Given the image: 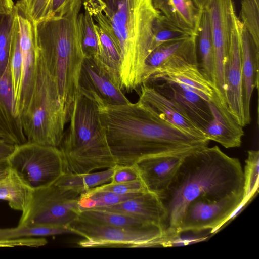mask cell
Wrapping results in <instances>:
<instances>
[{
    "instance_id": "obj_20",
    "label": "cell",
    "mask_w": 259,
    "mask_h": 259,
    "mask_svg": "<svg viewBox=\"0 0 259 259\" xmlns=\"http://www.w3.org/2000/svg\"><path fill=\"white\" fill-rule=\"evenodd\" d=\"M79 90L99 98L103 103L110 105L127 104L130 100L124 92L117 87L94 63L85 57L79 80Z\"/></svg>"
},
{
    "instance_id": "obj_45",
    "label": "cell",
    "mask_w": 259,
    "mask_h": 259,
    "mask_svg": "<svg viewBox=\"0 0 259 259\" xmlns=\"http://www.w3.org/2000/svg\"><path fill=\"white\" fill-rule=\"evenodd\" d=\"M14 6L12 0H0V15L12 13Z\"/></svg>"
},
{
    "instance_id": "obj_4",
    "label": "cell",
    "mask_w": 259,
    "mask_h": 259,
    "mask_svg": "<svg viewBox=\"0 0 259 259\" xmlns=\"http://www.w3.org/2000/svg\"><path fill=\"white\" fill-rule=\"evenodd\" d=\"M68 128L59 146L64 173L85 174L116 165L107 141L97 103L77 92L70 113Z\"/></svg>"
},
{
    "instance_id": "obj_27",
    "label": "cell",
    "mask_w": 259,
    "mask_h": 259,
    "mask_svg": "<svg viewBox=\"0 0 259 259\" xmlns=\"http://www.w3.org/2000/svg\"><path fill=\"white\" fill-rule=\"evenodd\" d=\"M14 13L12 38L9 54V70L15 112L19 118L22 90V58L19 44V33L16 17Z\"/></svg>"
},
{
    "instance_id": "obj_28",
    "label": "cell",
    "mask_w": 259,
    "mask_h": 259,
    "mask_svg": "<svg viewBox=\"0 0 259 259\" xmlns=\"http://www.w3.org/2000/svg\"><path fill=\"white\" fill-rule=\"evenodd\" d=\"M79 215L113 226L137 229H165L157 225L123 213L98 208H80Z\"/></svg>"
},
{
    "instance_id": "obj_9",
    "label": "cell",
    "mask_w": 259,
    "mask_h": 259,
    "mask_svg": "<svg viewBox=\"0 0 259 259\" xmlns=\"http://www.w3.org/2000/svg\"><path fill=\"white\" fill-rule=\"evenodd\" d=\"M7 161L10 169L33 190L54 184L64 173L57 147L26 142L15 146Z\"/></svg>"
},
{
    "instance_id": "obj_16",
    "label": "cell",
    "mask_w": 259,
    "mask_h": 259,
    "mask_svg": "<svg viewBox=\"0 0 259 259\" xmlns=\"http://www.w3.org/2000/svg\"><path fill=\"white\" fill-rule=\"evenodd\" d=\"M13 11L18 24L22 58V105L29 96L34 72L37 53L36 22L30 15L27 0H18Z\"/></svg>"
},
{
    "instance_id": "obj_22",
    "label": "cell",
    "mask_w": 259,
    "mask_h": 259,
    "mask_svg": "<svg viewBox=\"0 0 259 259\" xmlns=\"http://www.w3.org/2000/svg\"><path fill=\"white\" fill-rule=\"evenodd\" d=\"M176 57L183 58L198 64L196 36L191 35L164 42L152 51L144 62L142 74V84L147 82L156 69Z\"/></svg>"
},
{
    "instance_id": "obj_25",
    "label": "cell",
    "mask_w": 259,
    "mask_h": 259,
    "mask_svg": "<svg viewBox=\"0 0 259 259\" xmlns=\"http://www.w3.org/2000/svg\"><path fill=\"white\" fill-rule=\"evenodd\" d=\"M154 7L181 29L197 36L201 10L193 0H152Z\"/></svg>"
},
{
    "instance_id": "obj_13",
    "label": "cell",
    "mask_w": 259,
    "mask_h": 259,
    "mask_svg": "<svg viewBox=\"0 0 259 259\" xmlns=\"http://www.w3.org/2000/svg\"><path fill=\"white\" fill-rule=\"evenodd\" d=\"M239 19L233 13V25L230 46L224 67L226 101L228 108L236 121L246 126L243 98L242 75L239 41Z\"/></svg>"
},
{
    "instance_id": "obj_47",
    "label": "cell",
    "mask_w": 259,
    "mask_h": 259,
    "mask_svg": "<svg viewBox=\"0 0 259 259\" xmlns=\"http://www.w3.org/2000/svg\"><path fill=\"white\" fill-rule=\"evenodd\" d=\"M196 7L200 10L206 8L209 0H193Z\"/></svg>"
},
{
    "instance_id": "obj_36",
    "label": "cell",
    "mask_w": 259,
    "mask_h": 259,
    "mask_svg": "<svg viewBox=\"0 0 259 259\" xmlns=\"http://www.w3.org/2000/svg\"><path fill=\"white\" fill-rule=\"evenodd\" d=\"M13 20V11L10 14L0 15V75L10 74L9 54Z\"/></svg>"
},
{
    "instance_id": "obj_12",
    "label": "cell",
    "mask_w": 259,
    "mask_h": 259,
    "mask_svg": "<svg viewBox=\"0 0 259 259\" xmlns=\"http://www.w3.org/2000/svg\"><path fill=\"white\" fill-rule=\"evenodd\" d=\"M83 4L84 9L90 13L94 20L97 22L95 29L99 51L98 55L92 59L99 69L121 90L120 74L121 51L110 19L104 12V7L99 3L88 1Z\"/></svg>"
},
{
    "instance_id": "obj_43",
    "label": "cell",
    "mask_w": 259,
    "mask_h": 259,
    "mask_svg": "<svg viewBox=\"0 0 259 259\" xmlns=\"http://www.w3.org/2000/svg\"><path fill=\"white\" fill-rule=\"evenodd\" d=\"M15 146L0 138V162L8 159Z\"/></svg>"
},
{
    "instance_id": "obj_39",
    "label": "cell",
    "mask_w": 259,
    "mask_h": 259,
    "mask_svg": "<svg viewBox=\"0 0 259 259\" xmlns=\"http://www.w3.org/2000/svg\"><path fill=\"white\" fill-rule=\"evenodd\" d=\"M140 179L139 173L134 166H123L116 164L110 183H117L133 181Z\"/></svg>"
},
{
    "instance_id": "obj_8",
    "label": "cell",
    "mask_w": 259,
    "mask_h": 259,
    "mask_svg": "<svg viewBox=\"0 0 259 259\" xmlns=\"http://www.w3.org/2000/svg\"><path fill=\"white\" fill-rule=\"evenodd\" d=\"M83 193L55 184L33 190L18 225L66 227L80 211Z\"/></svg>"
},
{
    "instance_id": "obj_21",
    "label": "cell",
    "mask_w": 259,
    "mask_h": 259,
    "mask_svg": "<svg viewBox=\"0 0 259 259\" xmlns=\"http://www.w3.org/2000/svg\"><path fill=\"white\" fill-rule=\"evenodd\" d=\"M139 92V99L150 105L164 119L190 135L208 139L203 131L191 121L174 102L153 86L143 83Z\"/></svg>"
},
{
    "instance_id": "obj_34",
    "label": "cell",
    "mask_w": 259,
    "mask_h": 259,
    "mask_svg": "<svg viewBox=\"0 0 259 259\" xmlns=\"http://www.w3.org/2000/svg\"><path fill=\"white\" fill-rule=\"evenodd\" d=\"M70 234L67 227L18 225L15 228L0 229V240Z\"/></svg>"
},
{
    "instance_id": "obj_15",
    "label": "cell",
    "mask_w": 259,
    "mask_h": 259,
    "mask_svg": "<svg viewBox=\"0 0 259 259\" xmlns=\"http://www.w3.org/2000/svg\"><path fill=\"white\" fill-rule=\"evenodd\" d=\"M160 81L181 84L208 102L214 94L212 84L202 74L198 64L181 57L171 59L158 68L146 83Z\"/></svg>"
},
{
    "instance_id": "obj_1",
    "label": "cell",
    "mask_w": 259,
    "mask_h": 259,
    "mask_svg": "<svg viewBox=\"0 0 259 259\" xmlns=\"http://www.w3.org/2000/svg\"><path fill=\"white\" fill-rule=\"evenodd\" d=\"M94 100L117 165L134 166L147 156L193 152L208 146L210 141L182 131L140 99L121 105Z\"/></svg>"
},
{
    "instance_id": "obj_38",
    "label": "cell",
    "mask_w": 259,
    "mask_h": 259,
    "mask_svg": "<svg viewBox=\"0 0 259 259\" xmlns=\"http://www.w3.org/2000/svg\"><path fill=\"white\" fill-rule=\"evenodd\" d=\"M89 190L92 191L109 192L120 194L148 191L141 179L117 183H108Z\"/></svg>"
},
{
    "instance_id": "obj_30",
    "label": "cell",
    "mask_w": 259,
    "mask_h": 259,
    "mask_svg": "<svg viewBox=\"0 0 259 259\" xmlns=\"http://www.w3.org/2000/svg\"><path fill=\"white\" fill-rule=\"evenodd\" d=\"M113 171L114 167L96 172L64 173L54 184L85 192L90 189L111 182Z\"/></svg>"
},
{
    "instance_id": "obj_41",
    "label": "cell",
    "mask_w": 259,
    "mask_h": 259,
    "mask_svg": "<svg viewBox=\"0 0 259 259\" xmlns=\"http://www.w3.org/2000/svg\"><path fill=\"white\" fill-rule=\"evenodd\" d=\"M81 0H52L48 17L62 16L75 7L81 6Z\"/></svg>"
},
{
    "instance_id": "obj_29",
    "label": "cell",
    "mask_w": 259,
    "mask_h": 259,
    "mask_svg": "<svg viewBox=\"0 0 259 259\" xmlns=\"http://www.w3.org/2000/svg\"><path fill=\"white\" fill-rule=\"evenodd\" d=\"M33 190L10 169L0 181V199L8 202L11 208L23 212L30 200Z\"/></svg>"
},
{
    "instance_id": "obj_35",
    "label": "cell",
    "mask_w": 259,
    "mask_h": 259,
    "mask_svg": "<svg viewBox=\"0 0 259 259\" xmlns=\"http://www.w3.org/2000/svg\"><path fill=\"white\" fill-rule=\"evenodd\" d=\"M244 179V199L242 204L246 205L258 192L259 176V151L250 150L247 151L245 160Z\"/></svg>"
},
{
    "instance_id": "obj_18",
    "label": "cell",
    "mask_w": 259,
    "mask_h": 259,
    "mask_svg": "<svg viewBox=\"0 0 259 259\" xmlns=\"http://www.w3.org/2000/svg\"><path fill=\"white\" fill-rule=\"evenodd\" d=\"M208 103L212 119L203 129L205 137L226 148L240 147L244 135L243 127L235 119L226 103L214 93Z\"/></svg>"
},
{
    "instance_id": "obj_26",
    "label": "cell",
    "mask_w": 259,
    "mask_h": 259,
    "mask_svg": "<svg viewBox=\"0 0 259 259\" xmlns=\"http://www.w3.org/2000/svg\"><path fill=\"white\" fill-rule=\"evenodd\" d=\"M197 39L200 58L198 66L202 74L212 85L214 78V48L210 16L206 8L201 10Z\"/></svg>"
},
{
    "instance_id": "obj_5",
    "label": "cell",
    "mask_w": 259,
    "mask_h": 259,
    "mask_svg": "<svg viewBox=\"0 0 259 259\" xmlns=\"http://www.w3.org/2000/svg\"><path fill=\"white\" fill-rule=\"evenodd\" d=\"M152 0H121L109 17L121 51L122 91H139L144 62L150 53L154 22L160 14Z\"/></svg>"
},
{
    "instance_id": "obj_24",
    "label": "cell",
    "mask_w": 259,
    "mask_h": 259,
    "mask_svg": "<svg viewBox=\"0 0 259 259\" xmlns=\"http://www.w3.org/2000/svg\"><path fill=\"white\" fill-rule=\"evenodd\" d=\"M0 138L14 145L27 142L15 112L10 74L0 75Z\"/></svg>"
},
{
    "instance_id": "obj_37",
    "label": "cell",
    "mask_w": 259,
    "mask_h": 259,
    "mask_svg": "<svg viewBox=\"0 0 259 259\" xmlns=\"http://www.w3.org/2000/svg\"><path fill=\"white\" fill-rule=\"evenodd\" d=\"M238 19L255 43L259 46L258 0H241Z\"/></svg>"
},
{
    "instance_id": "obj_44",
    "label": "cell",
    "mask_w": 259,
    "mask_h": 259,
    "mask_svg": "<svg viewBox=\"0 0 259 259\" xmlns=\"http://www.w3.org/2000/svg\"><path fill=\"white\" fill-rule=\"evenodd\" d=\"M82 3L87 0H81ZM103 3L106 7L104 13L109 17H110L116 11L118 4L121 0H99Z\"/></svg>"
},
{
    "instance_id": "obj_19",
    "label": "cell",
    "mask_w": 259,
    "mask_h": 259,
    "mask_svg": "<svg viewBox=\"0 0 259 259\" xmlns=\"http://www.w3.org/2000/svg\"><path fill=\"white\" fill-rule=\"evenodd\" d=\"M239 41L242 75V98L246 124L251 121L250 102L253 90L258 89L259 46L239 20Z\"/></svg>"
},
{
    "instance_id": "obj_32",
    "label": "cell",
    "mask_w": 259,
    "mask_h": 259,
    "mask_svg": "<svg viewBox=\"0 0 259 259\" xmlns=\"http://www.w3.org/2000/svg\"><path fill=\"white\" fill-rule=\"evenodd\" d=\"M191 35H193L178 27L160 13L153 24L150 53L164 42Z\"/></svg>"
},
{
    "instance_id": "obj_2",
    "label": "cell",
    "mask_w": 259,
    "mask_h": 259,
    "mask_svg": "<svg viewBox=\"0 0 259 259\" xmlns=\"http://www.w3.org/2000/svg\"><path fill=\"white\" fill-rule=\"evenodd\" d=\"M244 173L238 159L208 146L188 154L161 199L167 212L165 237L173 241L187 205L199 197L221 199L244 194Z\"/></svg>"
},
{
    "instance_id": "obj_17",
    "label": "cell",
    "mask_w": 259,
    "mask_h": 259,
    "mask_svg": "<svg viewBox=\"0 0 259 259\" xmlns=\"http://www.w3.org/2000/svg\"><path fill=\"white\" fill-rule=\"evenodd\" d=\"M152 85L174 102L185 115L203 131L212 119L208 102L188 87L168 81L156 82Z\"/></svg>"
},
{
    "instance_id": "obj_33",
    "label": "cell",
    "mask_w": 259,
    "mask_h": 259,
    "mask_svg": "<svg viewBox=\"0 0 259 259\" xmlns=\"http://www.w3.org/2000/svg\"><path fill=\"white\" fill-rule=\"evenodd\" d=\"M142 193L143 192L120 194L109 192L92 191L88 190L81 194L79 205L80 208H95L109 206L133 198Z\"/></svg>"
},
{
    "instance_id": "obj_42",
    "label": "cell",
    "mask_w": 259,
    "mask_h": 259,
    "mask_svg": "<svg viewBox=\"0 0 259 259\" xmlns=\"http://www.w3.org/2000/svg\"><path fill=\"white\" fill-rule=\"evenodd\" d=\"M47 241L44 238H22L13 239L0 240V247L28 246L38 247L44 246Z\"/></svg>"
},
{
    "instance_id": "obj_7",
    "label": "cell",
    "mask_w": 259,
    "mask_h": 259,
    "mask_svg": "<svg viewBox=\"0 0 259 259\" xmlns=\"http://www.w3.org/2000/svg\"><path fill=\"white\" fill-rule=\"evenodd\" d=\"M66 227L83 239L77 242L83 248H140L162 246L165 231L161 229L121 228L93 221L79 215Z\"/></svg>"
},
{
    "instance_id": "obj_10",
    "label": "cell",
    "mask_w": 259,
    "mask_h": 259,
    "mask_svg": "<svg viewBox=\"0 0 259 259\" xmlns=\"http://www.w3.org/2000/svg\"><path fill=\"white\" fill-rule=\"evenodd\" d=\"M244 194L213 199L199 197L191 201L186 208L179 228V233L198 232L218 230L242 204Z\"/></svg>"
},
{
    "instance_id": "obj_6",
    "label": "cell",
    "mask_w": 259,
    "mask_h": 259,
    "mask_svg": "<svg viewBox=\"0 0 259 259\" xmlns=\"http://www.w3.org/2000/svg\"><path fill=\"white\" fill-rule=\"evenodd\" d=\"M19 119L27 142L59 147L68 123L66 113L37 48L30 94Z\"/></svg>"
},
{
    "instance_id": "obj_11",
    "label": "cell",
    "mask_w": 259,
    "mask_h": 259,
    "mask_svg": "<svg viewBox=\"0 0 259 259\" xmlns=\"http://www.w3.org/2000/svg\"><path fill=\"white\" fill-rule=\"evenodd\" d=\"M209 14L214 48V78L212 87L219 99L226 102L224 67L230 46L233 0H209L206 7Z\"/></svg>"
},
{
    "instance_id": "obj_31",
    "label": "cell",
    "mask_w": 259,
    "mask_h": 259,
    "mask_svg": "<svg viewBox=\"0 0 259 259\" xmlns=\"http://www.w3.org/2000/svg\"><path fill=\"white\" fill-rule=\"evenodd\" d=\"M77 24L84 56L93 59L99 53V42L94 19L87 10L78 14Z\"/></svg>"
},
{
    "instance_id": "obj_3",
    "label": "cell",
    "mask_w": 259,
    "mask_h": 259,
    "mask_svg": "<svg viewBox=\"0 0 259 259\" xmlns=\"http://www.w3.org/2000/svg\"><path fill=\"white\" fill-rule=\"evenodd\" d=\"M80 7L36 22L37 50L57 84L68 122L85 57L77 24Z\"/></svg>"
},
{
    "instance_id": "obj_46",
    "label": "cell",
    "mask_w": 259,
    "mask_h": 259,
    "mask_svg": "<svg viewBox=\"0 0 259 259\" xmlns=\"http://www.w3.org/2000/svg\"><path fill=\"white\" fill-rule=\"evenodd\" d=\"M10 170L8 161L0 162V181L5 177Z\"/></svg>"
},
{
    "instance_id": "obj_23",
    "label": "cell",
    "mask_w": 259,
    "mask_h": 259,
    "mask_svg": "<svg viewBox=\"0 0 259 259\" xmlns=\"http://www.w3.org/2000/svg\"><path fill=\"white\" fill-rule=\"evenodd\" d=\"M95 208L128 215L160 226L166 231L167 210L161 199L148 191L116 205Z\"/></svg>"
},
{
    "instance_id": "obj_14",
    "label": "cell",
    "mask_w": 259,
    "mask_h": 259,
    "mask_svg": "<svg viewBox=\"0 0 259 259\" xmlns=\"http://www.w3.org/2000/svg\"><path fill=\"white\" fill-rule=\"evenodd\" d=\"M191 152L147 156L139 160L134 166L147 191L161 199L184 159Z\"/></svg>"
},
{
    "instance_id": "obj_40",
    "label": "cell",
    "mask_w": 259,
    "mask_h": 259,
    "mask_svg": "<svg viewBox=\"0 0 259 259\" xmlns=\"http://www.w3.org/2000/svg\"><path fill=\"white\" fill-rule=\"evenodd\" d=\"M30 15L35 22L48 17L52 0H27Z\"/></svg>"
}]
</instances>
